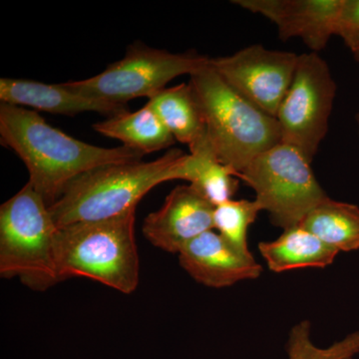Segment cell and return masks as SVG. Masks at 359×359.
I'll return each mask as SVG.
<instances>
[{
    "label": "cell",
    "mask_w": 359,
    "mask_h": 359,
    "mask_svg": "<svg viewBox=\"0 0 359 359\" xmlns=\"http://www.w3.org/2000/svg\"><path fill=\"white\" fill-rule=\"evenodd\" d=\"M136 210L102 221L59 228L55 257L62 282L85 278L125 294L140 282V257L135 237Z\"/></svg>",
    "instance_id": "cell-3"
},
{
    "label": "cell",
    "mask_w": 359,
    "mask_h": 359,
    "mask_svg": "<svg viewBox=\"0 0 359 359\" xmlns=\"http://www.w3.org/2000/svg\"><path fill=\"white\" fill-rule=\"evenodd\" d=\"M344 42L346 43L347 48L349 49V51L351 52V54H353L354 59L359 62V34Z\"/></svg>",
    "instance_id": "cell-22"
},
{
    "label": "cell",
    "mask_w": 359,
    "mask_h": 359,
    "mask_svg": "<svg viewBox=\"0 0 359 359\" xmlns=\"http://www.w3.org/2000/svg\"><path fill=\"white\" fill-rule=\"evenodd\" d=\"M58 228L49 205L29 183L0 207V276L33 292L62 283L55 257Z\"/></svg>",
    "instance_id": "cell-5"
},
{
    "label": "cell",
    "mask_w": 359,
    "mask_h": 359,
    "mask_svg": "<svg viewBox=\"0 0 359 359\" xmlns=\"http://www.w3.org/2000/svg\"><path fill=\"white\" fill-rule=\"evenodd\" d=\"M191 152L190 186L210 204L233 200L238 189L237 172L219 162L209 137Z\"/></svg>",
    "instance_id": "cell-18"
},
{
    "label": "cell",
    "mask_w": 359,
    "mask_h": 359,
    "mask_svg": "<svg viewBox=\"0 0 359 359\" xmlns=\"http://www.w3.org/2000/svg\"><path fill=\"white\" fill-rule=\"evenodd\" d=\"M355 120H356V124H358V136H359V112L355 116Z\"/></svg>",
    "instance_id": "cell-23"
},
{
    "label": "cell",
    "mask_w": 359,
    "mask_h": 359,
    "mask_svg": "<svg viewBox=\"0 0 359 359\" xmlns=\"http://www.w3.org/2000/svg\"><path fill=\"white\" fill-rule=\"evenodd\" d=\"M0 100L9 105L66 116L97 112L110 118L128 112L127 105L81 95L67 88L65 83L46 84L16 78L0 79Z\"/></svg>",
    "instance_id": "cell-13"
},
{
    "label": "cell",
    "mask_w": 359,
    "mask_h": 359,
    "mask_svg": "<svg viewBox=\"0 0 359 359\" xmlns=\"http://www.w3.org/2000/svg\"><path fill=\"white\" fill-rule=\"evenodd\" d=\"M208 60L197 52L172 53L138 42L130 45L124 58L108 66L100 74L65 85L90 98L126 105L138 97L150 98L166 88L175 78L191 76Z\"/></svg>",
    "instance_id": "cell-7"
},
{
    "label": "cell",
    "mask_w": 359,
    "mask_h": 359,
    "mask_svg": "<svg viewBox=\"0 0 359 359\" xmlns=\"http://www.w3.org/2000/svg\"><path fill=\"white\" fill-rule=\"evenodd\" d=\"M337 84L327 61L316 52L299 55L292 84L276 118L282 143L297 148L313 162L327 136Z\"/></svg>",
    "instance_id": "cell-8"
},
{
    "label": "cell",
    "mask_w": 359,
    "mask_h": 359,
    "mask_svg": "<svg viewBox=\"0 0 359 359\" xmlns=\"http://www.w3.org/2000/svg\"><path fill=\"white\" fill-rule=\"evenodd\" d=\"M259 250L275 273L306 268H327L339 254L302 226L283 231L271 242H262Z\"/></svg>",
    "instance_id": "cell-14"
},
{
    "label": "cell",
    "mask_w": 359,
    "mask_h": 359,
    "mask_svg": "<svg viewBox=\"0 0 359 359\" xmlns=\"http://www.w3.org/2000/svg\"><path fill=\"white\" fill-rule=\"evenodd\" d=\"M311 164L297 148L280 142L250 161L238 178L255 191L271 223L285 231L299 226L328 197Z\"/></svg>",
    "instance_id": "cell-6"
},
{
    "label": "cell",
    "mask_w": 359,
    "mask_h": 359,
    "mask_svg": "<svg viewBox=\"0 0 359 359\" xmlns=\"http://www.w3.org/2000/svg\"><path fill=\"white\" fill-rule=\"evenodd\" d=\"M233 4L273 22L283 40L301 39L311 52L335 35L344 0H233Z\"/></svg>",
    "instance_id": "cell-10"
},
{
    "label": "cell",
    "mask_w": 359,
    "mask_h": 359,
    "mask_svg": "<svg viewBox=\"0 0 359 359\" xmlns=\"http://www.w3.org/2000/svg\"><path fill=\"white\" fill-rule=\"evenodd\" d=\"M299 226L337 252L359 250V207L325 198Z\"/></svg>",
    "instance_id": "cell-17"
},
{
    "label": "cell",
    "mask_w": 359,
    "mask_h": 359,
    "mask_svg": "<svg viewBox=\"0 0 359 359\" xmlns=\"http://www.w3.org/2000/svg\"><path fill=\"white\" fill-rule=\"evenodd\" d=\"M210 65L229 86L266 114L275 117L294 78L299 55L252 44Z\"/></svg>",
    "instance_id": "cell-9"
},
{
    "label": "cell",
    "mask_w": 359,
    "mask_h": 359,
    "mask_svg": "<svg viewBox=\"0 0 359 359\" xmlns=\"http://www.w3.org/2000/svg\"><path fill=\"white\" fill-rule=\"evenodd\" d=\"M263 211L256 200H230L215 207L214 229L244 254H250L248 245V231Z\"/></svg>",
    "instance_id": "cell-19"
},
{
    "label": "cell",
    "mask_w": 359,
    "mask_h": 359,
    "mask_svg": "<svg viewBox=\"0 0 359 359\" xmlns=\"http://www.w3.org/2000/svg\"><path fill=\"white\" fill-rule=\"evenodd\" d=\"M214 211L190 185L176 187L162 207L144 219V237L158 249L179 255L194 238L214 230Z\"/></svg>",
    "instance_id": "cell-11"
},
{
    "label": "cell",
    "mask_w": 359,
    "mask_h": 359,
    "mask_svg": "<svg viewBox=\"0 0 359 359\" xmlns=\"http://www.w3.org/2000/svg\"><path fill=\"white\" fill-rule=\"evenodd\" d=\"M209 60L191 75L190 84L217 157L238 176L257 156L280 144L282 132L276 118L229 86Z\"/></svg>",
    "instance_id": "cell-4"
},
{
    "label": "cell",
    "mask_w": 359,
    "mask_h": 359,
    "mask_svg": "<svg viewBox=\"0 0 359 359\" xmlns=\"http://www.w3.org/2000/svg\"><path fill=\"white\" fill-rule=\"evenodd\" d=\"M189 155L179 149L151 162L108 165L71 182L49 207L57 228L82 222L102 221L136 210L142 198L165 182L186 181Z\"/></svg>",
    "instance_id": "cell-2"
},
{
    "label": "cell",
    "mask_w": 359,
    "mask_h": 359,
    "mask_svg": "<svg viewBox=\"0 0 359 359\" xmlns=\"http://www.w3.org/2000/svg\"><path fill=\"white\" fill-rule=\"evenodd\" d=\"M147 104L175 140L186 144L190 150L207 138L204 117L190 82L161 90L149 98Z\"/></svg>",
    "instance_id": "cell-15"
},
{
    "label": "cell",
    "mask_w": 359,
    "mask_h": 359,
    "mask_svg": "<svg viewBox=\"0 0 359 359\" xmlns=\"http://www.w3.org/2000/svg\"><path fill=\"white\" fill-rule=\"evenodd\" d=\"M1 144L25 163L30 184L50 207L71 182L91 170L108 165L139 162L143 154L122 146L90 145L54 128L35 111L1 103Z\"/></svg>",
    "instance_id": "cell-1"
},
{
    "label": "cell",
    "mask_w": 359,
    "mask_h": 359,
    "mask_svg": "<svg viewBox=\"0 0 359 359\" xmlns=\"http://www.w3.org/2000/svg\"><path fill=\"white\" fill-rule=\"evenodd\" d=\"M99 134L122 142L143 154L158 152L175 144L173 135L149 104L136 112L113 116L92 127Z\"/></svg>",
    "instance_id": "cell-16"
},
{
    "label": "cell",
    "mask_w": 359,
    "mask_h": 359,
    "mask_svg": "<svg viewBox=\"0 0 359 359\" xmlns=\"http://www.w3.org/2000/svg\"><path fill=\"white\" fill-rule=\"evenodd\" d=\"M359 34V0H344L337 22L335 36L346 41Z\"/></svg>",
    "instance_id": "cell-21"
},
{
    "label": "cell",
    "mask_w": 359,
    "mask_h": 359,
    "mask_svg": "<svg viewBox=\"0 0 359 359\" xmlns=\"http://www.w3.org/2000/svg\"><path fill=\"white\" fill-rule=\"evenodd\" d=\"M287 359H354L359 354V332L327 347H320L311 339V325L302 320L294 325L287 344Z\"/></svg>",
    "instance_id": "cell-20"
},
{
    "label": "cell",
    "mask_w": 359,
    "mask_h": 359,
    "mask_svg": "<svg viewBox=\"0 0 359 359\" xmlns=\"http://www.w3.org/2000/svg\"><path fill=\"white\" fill-rule=\"evenodd\" d=\"M179 263L196 282L214 289L255 280L263 271L252 254L240 252L214 230L188 243L179 252Z\"/></svg>",
    "instance_id": "cell-12"
}]
</instances>
